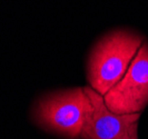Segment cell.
Here are the masks:
<instances>
[{
	"label": "cell",
	"mask_w": 148,
	"mask_h": 139,
	"mask_svg": "<svg viewBox=\"0 0 148 139\" xmlns=\"http://www.w3.org/2000/svg\"><path fill=\"white\" fill-rule=\"evenodd\" d=\"M143 44V37L128 30H116L103 37L88 58L90 87L106 95L123 78Z\"/></svg>",
	"instance_id": "6da1fadb"
},
{
	"label": "cell",
	"mask_w": 148,
	"mask_h": 139,
	"mask_svg": "<svg viewBox=\"0 0 148 139\" xmlns=\"http://www.w3.org/2000/svg\"><path fill=\"white\" fill-rule=\"evenodd\" d=\"M89 108V98L80 87L41 97L34 116L40 127L68 139L79 138Z\"/></svg>",
	"instance_id": "7a4b0ae2"
},
{
	"label": "cell",
	"mask_w": 148,
	"mask_h": 139,
	"mask_svg": "<svg viewBox=\"0 0 148 139\" xmlns=\"http://www.w3.org/2000/svg\"><path fill=\"white\" fill-rule=\"evenodd\" d=\"M115 114H137L148 105V42H144L123 78L104 96Z\"/></svg>",
	"instance_id": "3957f363"
},
{
	"label": "cell",
	"mask_w": 148,
	"mask_h": 139,
	"mask_svg": "<svg viewBox=\"0 0 148 139\" xmlns=\"http://www.w3.org/2000/svg\"><path fill=\"white\" fill-rule=\"evenodd\" d=\"M89 108L79 139H129L137 134L140 114H115L106 106L104 96L90 86L84 87Z\"/></svg>",
	"instance_id": "277c9868"
},
{
	"label": "cell",
	"mask_w": 148,
	"mask_h": 139,
	"mask_svg": "<svg viewBox=\"0 0 148 139\" xmlns=\"http://www.w3.org/2000/svg\"><path fill=\"white\" fill-rule=\"evenodd\" d=\"M129 139H138V136H137V134H134L133 136L130 137Z\"/></svg>",
	"instance_id": "5b68a950"
}]
</instances>
